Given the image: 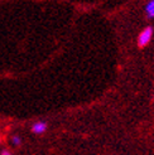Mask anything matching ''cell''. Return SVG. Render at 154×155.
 Returning <instances> with one entry per match:
<instances>
[{"label":"cell","instance_id":"1","mask_svg":"<svg viewBox=\"0 0 154 155\" xmlns=\"http://www.w3.org/2000/svg\"><path fill=\"white\" fill-rule=\"evenodd\" d=\"M153 34H154L153 27H150V25L145 27L142 32L139 33V35H138V45H139L140 48L147 47V45L150 43V41H152Z\"/></svg>","mask_w":154,"mask_h":155},{"label":"cell","instance_id":"2","mask_svg":"<svg viewBox=\"0 0 154 155\" xmlns=\"http://www.w3.org/2000/svg\"><path fill=\"white\" fill-rule=\"evenodd\" d=\"M47 129H48V125H47V122H45V121H35V122H33L32 127H30L32 133L37 134V135L44 134L45 131H47Z\"/></svg>","mask_w":154,"mask_h":155},{"label":"cell","instance_id":"5","mask_svg":"<svg viewBox=\"0 0 154 155\" xmlns=\"http://www.w3.org/2000/svg\"><path fill=\"white\" fill-rule=\"evenodd\" d=\"M0 155H13L12 151H9L8 149H3L2 151H0Z\"/></svg>","mask_w":154,"mask_h":155},{"label":"cell","instance_id":"6","mask_svg":"<svg viewBox=\"0 0 154 155\" xmlns=\"http://www.w3.org/2000/svg\"><path fill=\"white\" fill-rule=\"evenodd\" d=\"M0 141H2V137H0Z\"/></svg>","mask_w":154,"mask_h":155},{"label":"cell","instance_id":"3","mask_svg":"<svg viewBox=\"0 0 154 155\" xmlns=\"http://www.w3.org/2000/svg\"><path fill=\"white\" fill-rule=\"evenodd\" d=\"M144 10H145V14H147L148 19H153L154 18V0L147 3V5H145V8H144Z\"/></svg>","mask_w":154,"mask_h":155},{"label":"cell","instance_id":"4","mask_svg":"<svg viewBox=\"0 0 154 155\" xmlns=\"http://www.w3.org/2000/svg\"><path fill=\"white\" fill-rule=\"evenodd\" d=\"M10 143L13 146H19L22 144V137L19 135H12L10 136Z\"/></svg>","mask_w":154,"mask_h":155}]
</instances>
